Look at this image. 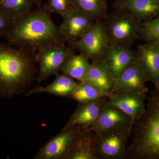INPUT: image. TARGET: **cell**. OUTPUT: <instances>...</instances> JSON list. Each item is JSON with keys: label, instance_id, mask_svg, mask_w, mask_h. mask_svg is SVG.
Segmentation results:
<instances>
[{"label": "cell", "instance_id": "3", "mask_svg": "<svg viewBox=\"0 0 159 159\" xmlns=\"http://www.w3.org/2000/svg\"><path fill=\"white\" fill-rule=\"evenodd\" d=\"M125 159H159V90L151 93L145 111L134 122Z\"/></svg>", "mask_w": 159, "mask_h": 159}, {"label": "cell", "instance_id": "15", "mask_svg": "<svg viewBox=\"0 0 159 159\" xmlns=\"http://www.w3.org/2000/svg\"><path fill=\"white\" fill-rule=\"evenodd\" d=\"M137 57V51L131 50L129 47L110 45L106 51L103 59L116 80Z\"/></svg>", "mask_w": 159, "mask_h": 159}, {"label": "cell", "instance_id": "12", "mask_svg": "<svg viewBox=\"0 0 159 159\" xmlns=\"http://www.w3.org/2000/svg\"><path fill=\"white\" fill-rule=\"evenodd\" d=\"M147 82L142 63L138 57L116 79L115 91L147 93Z\"/></svg>", "mask_w": 159, "mask_h": 159}, {"label": "cell", "instance_id": "25", "mask_svg": "<svg viewBox=\"0 0 159 159\" xmlns=\"http://www.w3.org/2000/svg\"><path fill=\"white\" fill-rule=\"evenodd\" d=\"M46 5L51 13H57L62 16L74 9L72 0H48Z\"/></svg>", "mask_w": 159, "mask_h": 159}, {"label": "cell", "instance_id": "30", "mask_svg": "<svg viewBox=\"0 0 159 159\" xmlns=\"http://www.w3.org/2000/svg\"><path fill=\"white\" fill-rule=\"evenodd\" d=\"M157 1H159V0H157Z\"/></svg>", "mask_w": 159, "mask_h": 159}, {"label": "cell", "instance_id": "4", "mask_svg": "<svg viewBox=\"0 0 159 159\" xmlns=\"http://www.w3.org/2000/svg\"><path fill=\"white\" fill-rule=\"evenodd\" d=\"M104 24L110 45L129 47L139 39L142 22L129 11L122 9L107 14Z\"/></svg>", "mask_w": 159, "mask_h": 159}, {"label": "cell", "instance_id": "26", "mask_svg": "<svg viewBox=\"0 0 159 159\" xmlns=\"http://www.w3.org/2000/svg\"><path fill=\"white\" fill-rule=\"evenodd\" d=\"M13 19L0 10V35L11 25Z\"/></svg>", "mask_w": 159, "mask_h": 159}, {"label": "cell", "instance_id": "21", "mask_svg": "<svg viewBox=\"0 0 159 159\" xmlns=\"http://www.w3.org/2000/svg\"><path fill=\"white\" fill-rule=\"evenodd\" d=\"M74 9L84 12L95 21L105 19L107 16L106 0H72Z\"/></svg>", "mask_w": 159, "mask_h": 159}, {"label": "cell", "instance_id": "20", "mask_svg": "<svg viewBox=\"0 0 159 159\" xmlns=\"http://www.w3.org/2000/svg\"><path fill=\"white\" fill-rule=\"evenodd\" d=\"M90 65L88 58L82 54L74 53L66 60L61 71L79 82H84L86 79Z\"/></svg>", "mask_w": 159, "mask_h": 159}, {"label": "cell", "instance_id": "22", "mask_svg": "<svg viewBox=\"0 0 159 159\" xmlns=\"http://www.w3.org/2000/svg\"><path fill=\"white\" fill-rule=\"evenodd\" d=\"M106 97L96 86L87 81L79 82L69 98L80 104L95 102Z\"/></svg>", "mask_w": 159, "mask_h": 159}, {"label": "cell", "instance_id": "14", "mask_svg": "<svg viewBox=\"0 0 159 159\" xmlns=\"http://www.w3.org/2000/svg\"><path fill=\"white\" fill-rule=\"evenodd\" d=\"M137 55L142 63L147 81L159 90V43L158 41L138 46Z\"/></svg>", "mask_w": 159, "mask_h": 159}, {"label": "cell", "instance_id": "19", "mask_svg": "<svg viewBox=\"0 0 159 159\" xmlns=\"http://www.w3.org/2000/svg\"><path fill=\"white\" fill-rule=\"evenodd\" d=\"M79 83L67 75L59 73L56 75V78L51 84L44 87L36 86L27 91L25 94L28 97L34 94L45 93L57 97L69 98Z\"/></svg>", "mask_w": 159, "mask_h": 159}, {"label": "cell", "instance_id": "9", "mask_svg": "<svg viewBox=\"0 0 159 159\" xmlns=\"http://www.w3.org/2000/svg\"><path fill=\"white\" fill-rule=\"evenodd\" d=\"M134 120L109 99L101 107L96 122L90 130L96 134L106 131L132 127Z\"/></svg>", "mask_w": 159, "mask_h": 159}, {"label": "cell", "instance_id": "17", "mask_svg": "<svg viewBox=\"0 0 159 159\" xmlns=\"http://www.w3.org/2000/svg\"><path fill=\"white\" fill-rule=\"evenodd\" d=\"M113 7L129 11L142 22L159 15V1L157 0H116Z\"/></svg>", "mask_w": 159, "mask_h": 159}, {"label": "cell", "instance_id": "5", "mask_svg": "<svg viewBox=\"0 0 159 159\" xmlns=\"http://www.w3.org/2000/svg\"><path fill=\"white\" fill-rule=\"evenodd\" d=\"M68 44L92 61L103 59L110 46L104 21L102 20L95 21L82 37Z\"/></svg>", "mask_w": 159, "mask_h": 159}, {"label": "cell", "instance_id": "1", "mask_svg": "<svg viewBox=\"0 0 159 159\" xmlns=\"http://www.w3.org/2000/svg\"><path fill=\"white\" fill-rule=\"evenodd\" d=\"M46 4L39 6L14 20L0 37L6 39L9 45L33 54L49 46L66 44Z\"/></svg>", "mask_w": 159, "mask_h": 159}, {"label": "cell", "instance_id": "11", "mask_svg": "<svg viewBox=\"0 0 159 159\" xmlns=\"http://www.w3.org/2000/svg\"><path fill=\"white\" fill-rule=\"evenodd\" d=\"M145 92H122L115 91L108 95L109 101L129 116L134 122L145 113Z\"/></svg>", "mask_w": 159, "mask_h": 159}, {"label": "cell", "instance_id": "27", "mask_svg": "<svg viewBox=\"0 0 159 159\" xmlns=\"http://www.w3.org/2000/svg\"><path fill=\"white\" fill-rule=\"evenodd\" d=\"M43 1V0H34V3L39 7L41 6Z\"/></svg>", "mask_w": 159, "mask_h": 159}, {"label": "cell", "instance_id": "6", "mask_svg": "<svg viewBox=\"0 0 159 159\" xmlns=\"http://www.w3.org/2000/svg\"><path fill=\"white\" fill-rule=\"evenodd\" d=\"M132 127L96 134V151L99 159H125Z\"/></svg>", "mask_w": 159, "mask_h": 159}, {"label": "cell", "instance_id": "29", "mask_svg": "<svg viewBox=\"0 0 159 159\" xmlns=\"http://www.w3.org/2000/svg\"><path fill=\"white\" fill-rule=\"evenodd\" d=\"M158 42H159V40H158Z\"/></svg>", "mask_w": 159, "mask_h": 159}, {"label": "cell", "instance_id": "8", "mask_svg": "<svg viewBox=\"0 0 159 159\" xmlns=\"http://www.w3.org/2000/svg\"><path fill=\"white\" fill-rule=\"evenodd\" d=\"M78 127L61 129L40 148L35 159H66L79 134Z\"/></svg>", "mask_w": 159, "mask_h": 159}, {"label": "cell", "instance_id": "2", "mask_svg": "<svg viewBox=\"0 0 159 159\" xmlns=\"http://www.w3.org/2000/svg\"><path fill=\"white\" fill-rule=\"evenodd\" d=\"M37 73L35 54L0 41V97L11 99L25 93Z\"/></svg>", "mask_w": 159, "mask_h": 159}, {"label": "cell", "instance_id": "18", "mask_svg": "<svg viewBox=\"0 0 159 159\" xmlns=\"http://www.w3.org/2000/svg\"><path fill=\"white\" fill-rule=\"evenodd\" d=\"M96 133L91 130L79 134L66 159H99L96 148Z\"/></svg>", "mask_w": 159, "mask_h": 159}, {"label": "cell", "instance_id": "13", "mask_svg": "<svg viewBox=\"0 0 159 159\" xmlns=\"http://www.w3.org/2000/svg\"><path fill=\"white\" fill-rule=\"evenodd\" d=\"M107 97H102L95 102L78 104L62 129L78 127L83 131L90 130L97 121L101 107L108 100Z\"/></svg>", "mask_w": 159, "mask_h": 159}, {"label": "cell", "instance_id": "28", "mask_svg": "<svg viewBox=\"0 0 159 159\" xmlns=\"http://www.w3.org/2000/svg\"><path fill=\"white\" fill-rule=\"evenodd\" d=\"M5 0H0V4H1L2 2H4Z\"/></svg>", "mask_w": 159, "mask_h": 159}, {"label": "cell", "instance_id": "23", "mask_svg": "<svg viewBox=\"0 0 159 159\" xmlns=\"http://www.w3.org/2000/svg\"><path fill=\"white\" fill-rule=\"evenodd\" d=\"M34 4V0H5L0 10L14 20L31 11Z\"/></svg>", "mask_w": 159, "mask_h": 159}, {"label": "cell", "instance_id": "24", "mask_svg": "<svg viewBox=\"0 0 159 159\" xmlns=\"http://www.w3.org/2000/svg\"><path fill=\"white\" fill-rule=\"evenodd\" d=\"M139 39L148 43L159 40V15L155 18L142 22L139 33Z\"/></svg>", "mask_w": 159, "mask_h": 159}, {"label": "cell", "instance_id": "7", "mask_svg": "<svg viewBox=\"0 0 159 159\" xmlns=\"http://www.w3.org/2000/svg\"><path fill=\"white\" fill-rule=\"evenodd\" d=\"M74 51L70 45H55L44 48L36 53L35 58L38 65V82H43L52 75L59 74L64 63L75 53Z\"/></svg>", "mask_w": 159, "mask_h": 159}, {"label": "cell", "instance_id": "16", "mask_svg": "<svg viewBox=\"0 0 159 159\" xmlns=\"http://www.w3.org/2000/svg\"><path fill=\"white\" fill-rule=\"evenodd\" d=\"M85 81L97 86L107 97L115 90L116 79L103 59L92 61Z\"/></svg>", "mask_w": 159, "mask_h": 159}, {"label": "cell", "instance_id": "10", "mask_svg": "<svg viewBox=\"0 0 159 159\" xmlns=\"http://www.w3.org/2000/svg\"><path fill=\"white\" fill-rule=\"evenodd\" d=\"M62 17V23L59 27L60 32L68 43L82 37L95 22L88 15L75 9Z\"/></svg>", "mask_w": 159, "mask_h": 159}]
</instances>
